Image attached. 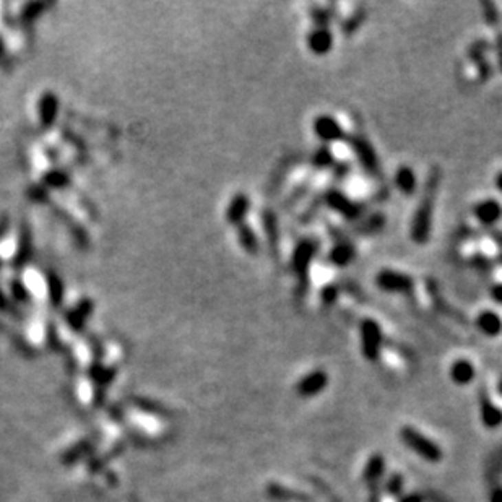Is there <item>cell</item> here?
Instances as JSON below:
<instances>
[{
    "label": "cell",
    "instance_id": "30",
    "mask_svg": "<svg viewBox=\"0 0 502 502\" xmlns=\"http://www.w3.org/2000/svg\"><path fill=\"white\" fill-rule=\"evenodd\" d=\"M468 263L473 268H477L478 272H483V273L491 272L492 267H494V260H491L490 257H486L485 254H474V255H472V257L468 259Z\"/></svg>",
    "mask_w": 502,
    "mask_h": 502
},
{
    "label": "cell",
    "instance_id": "9",
    "mask_svg": "<svg viewBox=\"0 0 502 502\" xmlns=\"http://www.w3.org/2000/svg\"><path fill=\"white\" fill-rule=\"evenodd\" d=\"M424 288H426V291H428L429 298H431L433 306L436 307L437 311L442 314V316L449 317V319L459 322V324H465V325L468 324L467 316H465L463 312H460L459 309H455L449 301H447L446 298H444V294L441 293V288H439V285L434 281V278H424Z\"/></svg>",
    "mask_w": 502,
    "mask_h": 502
},
{
    "label": "cell",
    "instance_id": "39",
    "mask_svg": "<svg viewBox=\"0 0 502 502\" xmlns=\"http://www.w3.org/2000/svg\"><path fill=\"white\" fill-rule=\"evenodd\" d=\"M494 263H501V265H502V254L497 255L496 260H494Z\"/></svg>",
    "mask_w": 502,
    "mask_h": 502
},
{
    "label": "cell",
    "instance_id": "37",
    "mask_svg": "<svg viewBox=\"0 0 502 502\" xmlns=\"http://www.w3.org/2000/svg\"><path fill=\"white\" fill-rule=\"evenodd\" d=\"M494 184H496V189L499 190L501 194H502V171H499V173L496 174V177H494Z\"/></svg>",
    "mask_w": 502,
    "mask_h": 502
},
{
    "label": "cell",
    "instance_id": "3",
    "mask_svg": "<svg viewBox=\"0 0 502 502\" xmlns=\"http://www.w3.org/2000/svg\"><path fill=\"white\" fill-rule=\"evenodd\" d=\"M347 145L351 148L353 153H355L358 163L362 166L366 174H369L373 179H379L382 181V168H380V161L378 158V153H375L374 146L371 145V142L367 140L362 132H355L348 133L347 138H345Z\"/></svg>",
    "mask_w": 502,
    "mask_h": 502
},
{
    "label": "cell",
    "instance_id": "34",
    "mask_svg": "<svg viewBox=\"0 0 502 502\" xmlns=\"http://www.w3.org/2000/svg\"><path fill=\"white\" fill-rule=\"evenodd\" d=\"M490 294H491L492 301L497 303V304H502V283L492 285L491 290H490Z\"/></svg>",
    "mask_w": 502,
    "mask_h": 502
},
{
    "label": "cell",
    "instance_id": "4",
    "mask_svg": "<svg viewBox=\"0 0 502 502\" xmlns=\"http://www.w3.org/2000/svg\"><path fill=\"white\" fill-rule=\"evenodd\" d=\"M322 197H324V205L334 210L335 213H338L340 217L347 221L358 223L360 219L364 217L367 204L366 201H358L349 199V197L342 192L337 187H329V189L322 190Z\"/></svg>",
    "mask_w": 502,
    "mask_h": 502
},
{
    "label": "cell",
    "instance_id": "24",
    "mask_svg": "<svg viewBox=\"0 0 502 502\" xmlns=\"http://www.w3.org/2000/svg\"><path fill=\"white\" fill-rule=\"evenodd\" d=\"M335 163H337V160H335L334 151L330 150L329 145L319 146L311 156V166L316 171H327V169L330 171Z\"/></svg>",
    "mask_w": 502,
    "mask_h": 502
},
{
    "label": "cell",
    "instance_id": "26",
    "mask_svg": "<svg viewBox=\"0 0 502 502\" xmlns=\"http://www.w3.org/2000/svg\"><path fill=\"white\" fill-rule=\"evenodd\" d=\"M312 184H314L312 177H309V179H304L303 182H299L296 187H293V190H291L290 194L286 195V199L283 200V210H291L303 199H306V197L309 195V192H311V189H312Z\"/></svg>",
    "mask_w": 502,
    "mask_h": 502
},
{
    "label": "cell",
    "instance_id": "15",
    "mask_svg": "<svg viewBox=\"0 0 502 502\" xmlns=\"http://www.w3.org/2000/svg\"><path fill=\"white\" fill-rule=\"evenodd\" d=\"M327 384H329V375L325 371H312L299 380L296 389H298L299 395L314 397L320 393L327 387Z\"/></svg>",
    "mask_w": 502,
    "mask_h": 502
},
{
    "label": "cell",
    "instance_id": "5",
    "mask_svg": "<svg viewBox=\"0 0 502 502\" xmlns=\"http://www.w3.org/2000/svg\"><path fill=\"white\" fill-rule=\"evenodd\" d=\"M400 437L408 449H411L415 454H418L421 459L426 461H441L442 459V450L437 444H434L431 439L426 437L424 434L416 431L415 428H410V426H405V428L400 431Z\"/></svg>",
    "mask_w": 502,
    "mask_h": 502
},
{
    "label": "cell",
    "instance_id": "27",
    "mask_svg": "<svg viewBox=\"0 0 502 502\" xmlns=\"http://www.w3.org/2000/svg\"><path fill=\"white\" fill-rule=\"evenodd\" d=\"M366 18H367L366 7H358L356 10L347 18V20H343L342 28L340 30H342V33L345 36H353L358 30L361 28L362 23L366 21Z\"/></svg>",
    "mask_w": 502,
    "mask_h": 502
},
{
    "label": "cell",
    "instance_id": "31",
    "mask_svg": "<svg viewBox=\"0 0 502 502\" xmlns=\"http://www.w3.org/2000/svg\"><path fill=\"white\" fill-rule=\"evenodd\" d=\"M481 8H483V17H485L488 25L491 26L499 25L501 17L494 2H481Z\"/></svg>",
    "mask_w": 502,
    "mask_h": 502
},
{
    "label": "cell",
    "instance_id": "20",
    "mask_svg": "<svg viewBox=\"0 0 502 502\" xmlns=\"http://www.w3.org/2000/svg\"><path fill=\"white\" fill-rule=\"evenodd\" d=\"M309 17H311L312 23L316 26L329 28L331 21L338 17V6H335V3H329V6H312L311 10H309Z\"/></svg>",
    "mask_w": 502,
    "mask_h": 502
},
{
    "label": "cell",
    "instance_id": "22",
    "mask_svg": "<svg viewBox=\"0 0 502 502\" xmlns=\"http://www.w3.org/2000/svg\"><path fill=\"white\" fill-rule=\"evenodd\" d=\"M384 468H385V461H384V457L375 454L369 459V461L366 463V468H364V473H362V479H364V483L369 488H374L375 485H378L379 478L382 477L384 473Z\"/></svg>",
    "mask_w": 502,
    "mask_h": 502
},
{
    "label": "cell",
    "instance_id": "23",
    "mask_svg": "<svg viewBox=\"0 0 502 502\" xmlns=\"http://www.w3.org/2000/svg\"><path fill=\"white\" fill-rule=\"evenodd\" d=\"M237 239H239L241 248H243L245 252L250 255H257L260 250V243L259 237L255 234V231L249 225H241L237 226Z\"/></svg>",
    "mask_w": 502,
    "mask_h": 502
},
{
    "label": "cell",
    "instance_id": "8",
    "mask_svg": "<svg viewBox=\"0 0 502 502\" xmlns=\"http://www.w3.org/2000/svg\"><path fill=\"white\" fill-rule=\"evenodd\" d=\"M312 129L316 137L320 142H324L325 145H330V143L335 142H345V138H347V132H345L342 124L334 116L329 114L317 116L312 122Z\"/></svg>",
    "mask_w": 502,
    "mask_h": 502
},
{
    "label": "cell",
    "instance_id": "18",
    "mask_svg": "<svg viewBox=\"0 0 502 502\" xmlns=\"http://www.w3.org/2000/svg\"><path fill=\"white\" fill-rule=\"evenodd\" d=\"M393 182H395L397 189L406 197H413L416 194V189H418V179H416V174L413 169L406 164H403L397 169L395 176H393Z\"/></svg>",
    "mask_w": 502,
    "mask_h": 502
},
{
    "label": "cell",
    "instance_id": "1",
    "mask_svg": "<svg viewBox=\"0 0 502 502\" xmlns=\"http://www.w3.org/2000/svg\"><path fill=\"white\" fill-rule=\"evenodd\" d=\"M441 181L442 169L439 166H434V168H431V171H429L428 177H426L418 208H416L413 219H411L410 237L418 245L426 244L429 241V237H431L434 205H436L437 192L441 189Z\"/></svg>",
    "mask_w": 502,
    "mask_h": 502
},
{
    "label": "cell",
    "instance_id": "19",
    "mask_svg": "<svg viewBox=\"0 0 502 502\" xmlns=\"http://www.w3.org/2000/svg\"><path fill=\"white\" fill-rule=\"evenodd\" d=\"M477 327L488 337H497L502 331V319L494 311H481L477 317Z\"/></svg>",
    "mask_w": 502,
    "mask_h": 502
},
{
    "label": "cell",
    "instance_id": "17",
    "mask_svg": "<svg viewBox=\"0 0 502 502\" xmlns=\"http://www.w3.org/2000/svg\"><path fill=\"white\" fill-rule=\"evenodd\" d=\"M250 210V199L245 194H237L230 201V207L226 212V219L230 225H244V219Z\"/></svg>",
    "mask_w": 502,
    "mask_h": 502
},
{
    "label": "cell",
    "instance_id": "35",
    "mask_svg": "<svg viewBox=\"0 0 502 502\" xmlns=\"http://www.w3.org/2000/svg\"><path fill=\"white\" fill-rule=\"evenodd\" d=\"M494 47H496V52H497V62H499V69L502 72V33L497 34Z\"/></svg>",
    "mask_w": 502,
    "mask_h": 502
},
{
    "label": "cell",
    "instance_id": "6",
    "mask_svg": "<svg viewBox=\"0 0 502 502\" xmlns=\"http://www.w3.org/2000/svg\"><path fill=\"white\" fill-rule=\"evenodd\" d=\"M361 353L367 361H378L384 345V334L374 319H362L360 324Z\"/></svg>",
    "mask_w": 502,
    "mask_h": 502
},
{
    "label": "cell",
    "instance_id": "36",
    "mask_svg": "<svg viewBox=\"0 0 502 502\" xmlns=\"http://www.w3.org/2000/svg\"><path fill=\"white\" fill-rule=\"evenodd\" d=\"M400 502H423V499H421L418 494H410V496L402 497Z\"/></svg>",
    "mask_w": 502,
    "mask_h": 502
},
{
    "label": "cell",
    "instance_id": "11",
    "mask_svg": "<svg viewBox=\"0 0 502 502\" xmlns=\"http://www.w3.org/2000/svg\"><path fill=\"white\" fill-rule=\"evenodd\" d=\"M306 44L309 51L316 56H327L334 47V34H331L330 28L314 26L306 36Z\"/></svg>",
    "mask_w": 502,
    "mask_h": 502
},
{
    "label": "cell",
    "instance_id": "21",
    "mask_svg": "<svg viewBox=\"0 0 502 502\" xmlns=\"http://www.w3.org/2000/svg\"><path fill=\"white\" fill-rule=\"evenodd\" d=\"M450 379L457 385H467L474 379V367L472 361L468 360H457L450 366Z\"/></svg>",
    "mask_w": 502,
    "mask_h": 502
},
{
    "label": "cell",
    "instance_id": "10",
    "mask_svg": "<svg viewBox=\"0 0 502 502\" xmlns=\"http://www.w3.org/2000/svg\"><path fill=\"white\" fill-rule=\"evenodd\" d=\"M473 217L479 225L492 228L502 218V204L496 199H486L478 201L473 207Z\"/></svg>",
    "mask_w": 502,
    "mask_h": 502
},
{
    "label": "cell",
    "instance_id": "13",
    "mask_svg": "<svg viewBox=\"0 0 502 502\" xmlns=\"http://www.w3.org/2000/svg\"><path fill=\"white\" fill-rule=\"evenodd\" d=\"M356 254H358L356 245L353 244L348 237H345V239L335 241L334 248L330 249L329 255H327V260H329L330 265L343 268L348 267L349 263L356 259Z\"/></svg>",
    "mask_w": 502,
    "mask_h": 502
},
{
    "label": "cell",
    "instance_id": "32",
    "mask_svg": "<svg viewBox=\"0 0 502 502\" xmlns=\"http://www.w3.org/2000/svg\"><path fill=\"white\" fill-rule=\"evenodd\" d=\"M330 171H331V179H334L335 182H343L345 179H348L349 174H351V164L347 163V161H337Z\"/></svg>",
    "mask_w": 502,
    "mask_h": 502
},
{
    "label": "cell",
    "instance_id": "28",
    "mask_svg": "<svg viewBox=\"0 0 502 502\" xmlns=\"http://www.w3.org/2000/svg\"><path fill=\"white\" fill-rule=\"evenodd\" d=\"M322 207H325L324 197H322V192H319V194H316L312 197V200L309 201L307 208L301 213V217H299V223H301V225H307V223H311L312 219L317 217V213L320 212Z\"/></svg>",
    "mask_w": 502,
    "mask_h": 502
},
{
    "label": "cell",
    "instance_id": "29",
    "mask_svg": "<svg viewBox=\"0 0 502 502\" xmlns=\"http://www.w3.org/2000/svg\"><path fill=\"white\" fill-rule=\"evenodd\" d=\"M340 294H342V286H340V283H329L325 285L324 288L320 290V304L324 307H331L335 306V303L338 301Z\"/></svg>",
    "mask_w": 502,
    "mask_h": 502
},
{
    "label": "cell",
    "instance_id": "2",
    "mask_svg": "<svg viewBox=\"0 0 502 502\" xmlns=\"http://www.w3.org/2000/svg\"><path fill=\"white\" fill-rule=\"evenodd\" d=\"M319 249L320 243L317 237H303L294 245L293 255H291V270L296 276V299H304L309 293V285H311L309 270H311L312 260L316 259Z\"/></svg>",
    "mask_w": 502,
    "mask_h": 502
},
{
    "label": "cell",
    "instance_id": "7",
    "mask_svg": "<svg viewBox=\"0 0 502 502\" xmlns=\"http://www.w3.org/2000/svg\"><path fill=\"white\" fill-rule=\"evenodd\" d=\"M375 285L380 291L393 294H408L415 291V280L410 275L395 270H380L375 276Z\"/></svg>",
    "mask_w": 502,
    "mask_h": 502
},
{
    "label": "cell",
    "instance_id": "25",
    "mask_svg": "<svg viewBox=\"0 0 502 502\" xmlns=\"http://www.w3.org/2000/svg\"><path fill=\"white\" fill-rule=\"evenodd\" d=\"M481 418L483 424L490 429H494L502 423V411L486 397L481 398Z\"/></svg>",
    "mask_w": 502,
    "mask_h": 502
},
{
    "label": "cell",
    "instance_id": "38",
    "mask_svg": "<svg viewBox=\"0 0 502 502\" xmlns=\"http://www.w3.org/2000/svg\"><path fill=\"white\" fill-rule=\"evenodd\" d=\"M491 502H502V490H497V491L492 492Z\"/></svg>",
    "mask_w": 502,
    "mask_h": 502
},
{
    "label": "cell",
    "instance_id": "12",
    "mask_svg": "<svg viewBox=\"0 0 502 502\" xmlns=\"http://www.w3.org/2000/svg\"><path fill=\"white\" fill-rule=\"evenodd\" d=\"M490 47V43L485 41V39H478L468 47V59L477 65L481 82H488L492 77V65L486 61V52Z\"/></svg>",
    "mask_w": 502,
    "mask_h": 502
},
{
    "label": "cell",
    "instance_id": "33",
    "mask_svg": "<svg viewBox=\"0 0 502 502\" xmlns=\"http://www.w3.org/2000/svg\"><path fill=\"white\" fill-rule=\"evenodd\" d=\"M385 490H387L389 494L400 496L402 490H403V478L398 477V474H393V477H390V479L387 481V486H385Z\"/></svg>",
    "mask_w": 502,
    "mask_h": 502
},
{
    "label": "cell",
    "instance_id": "14",
    "mask_svg": "<svg viewBox=\"0 0 502 502\" xmlns=\"http://www.w3.org/2000/svg\"><path fill=\"white\" fill-rule=\"evenodd\" d=\"M262 228L265 232L268 250L273 257L278 259L280 254V226H278V217L272 208H265L262 212Z\"/></svg>",
    "mask_w": 502,
    "mask_h": 502
},
{
    "label": "cell",
    "instance_id": "16",
    "mask_svg": "<svg viewBox=\"0 0 502 502\" xmlns=\"http://www.w3.org/2000/svg\"><path fill=\"white\" fill-rule=\"evenodd\" d=\"M387 225V218L382 212H374L367 217H362L360 221L355 223L353 226V234L355 236H375L384 230Z\"/></svg>",
    "mask_w": 502,
    "mask_h": 502
}]
</instances>
